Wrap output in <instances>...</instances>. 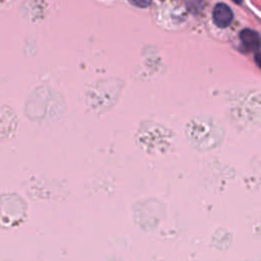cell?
Wrapping results in <instances>:
<instances>
[{
	"label": "cell",
	"mask_w": 261,
	"mask_h": 261,
	"mask_svg": "<svg viewBox=\"0 0 261 261\" xmlns=\"http://www.w3.org/2000/svg\"><path fill=\"white\" fill-rule=\"evenodd\" d=\"M240 40L247 51L258 50L260 47V36L257 32L245 29L240 33Z\"/></svg>",
	"instance_id": "cell-2"
},
{
	"label": "cell",
	"mask_w": 261,
	"mask_h": 261,
	"mask_svg": "<svg viewBox=\"0 0 261 261\" xmlns=\"http://www.w3.org/2000/svg\"><path fill=\"white\" fill-rule=\"evenodd\" d=\"M233 1L236 2V3H238V4H241L243 2V0H233Z\"/></svg>",
	"instance_id": "cell-6"
},
{
	"label": "cell",
	"mask_w": 261,
	"mask_h": 261,
	"mask_svg": "<svg viewBox=\"0 0 261 261\" xmlns=\"http://www.w3.org/2000/svg\"><path fill=\"white\" fill-rule=\"evenodd\" d=\"M14 113L8 111L7 107H0V138H7L8 135L12 133V130H14V126L16 124L13 123H4L5 121L9 119H14Z\"/></svg>",
	"instance_id": "cell-3"
},
{
	"label": "cell",
	"mask_w": 261,
	"mask_h": 261,
	"mask_svg": "<svg viewBox=\"0 0 261 261\" xmlns=\"http://www.w3.org/2000/svg\"><path fill=\"white\" fill-rule=\"evenodd\" d=\"M212 18L214 24L222 29L230 26L234 19V14L232 9L224 3H217L214 6Z\"/></svg>",
	"instance_id": "cell-1"
},
{
	"label": "cell",
	"mask_w": 261,
	"mask_h": 261,
	"mask_svg": "<svg viewBox=\"0 0 261 261\" xmlns=\"http://www.w3.org/2000/svg\"><path fill=\"white\" fill-rule=\"evenodd\" d=\"M187 6L189 7L191 12H194V13L197 14L203 7V0H188Z\"/></svg>",
	"instance_id": "cell-4"
},
{
	"label": "cell",
	"mask_w": 261,
	"mask_h": 261,
	"mask_svg": "<svg viewBox=\"0 0 261 261\" xmlns=\"http://www.w3.org/2000/svg\"><path fill=\"white\" fill-rule=\"evenodd\" d=\"M130 4H133L134 6H137V7H140V8H145V7H148L152 0H129Z\"/></svg>",
	"instance_id": "cell-5"
}]
</instances>
